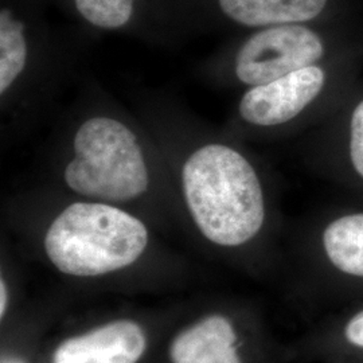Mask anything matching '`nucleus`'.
Listing matches in <instances>:
<instances>
[{
	"instance_id": "14",
	"label": "nucleus",
	"mask_w": 363,
	"mask_h": 363,
	"mask_svg": "<svg viewBox=\"0 0 363 363\" xmlns=\"http://www.w3.org/2000/svg\"><path fill=\"white\" fill-rule=\"evenodd\" d=\"M7 288H6V284H4V281L1 280V284H0V315L3 316L4 315V312H6V308H7Z\"/></svg>"
},
{
	"instance_id": "2",
	"label": "nucleus",
	"mask_w": 363,
	"mask_h": 363,
	"mask_svg": "<svg viewBox=\"0 0 363 363\" xmlns=\"http://www.w3.org/2000/svg\"><path fill=\"white\" fill-rule=\"evenodd\" d=\"M147 244L142 220L96 202L67 206L45 235V250L54 267L79 277L123 269L143 255Z\"/></svg>"
},
{
	"instance_id": "9",
	"label": "nucleus",
	"mask_w": 363,
	"mask_h": 363,
	"mask_svg": "<svg viewBox=\"0 0 363 363\" xmlns=\"http://www.w3.org/2000/svg\"><path fill=\"white\" fill-rule=\"evenodd\" d=\"M234 342L232 325L214 315L175 337L169 355L174 363H241Z\"/></svg>"
},
{
	"instance_id": "7",
	"label": "nucleus",
	"mask_w": 363,
	"mask_h": 363,
	"mask_svg": "<svg viewBox=\"0 0 363 363\" xmlns=\"http://www.w3.org/2000/svg\"><path fill=\"white\" fill-rule=\"evenodd\" d=\"M140 325L118 320L64 342L54 354L58 363H136L145 351Z\"/></svg>"
},
{
	"instance_id": "16",
	"label": "nucleus",
	"mask_w": 363,
	"mask_h": 363,
	"mask_svg": "<svg viewBox=\"0 0 363 363\" xmlns=\"http://www.w3.org/2000/svg\"><path fill=\"white\" fill-rule=\"evenodd\" d=\"M54 363H58V362H54Z\"/></svg>"
},
{
	"instance_id": "5",
	"label": "nucleus",
	"mask_w": 363,
	"mask_h": 363,
	"mask_svg": "<svg viewBox=\"0 0 363 363\" xmlns=\"http://www.w3.org/2000/svg\"><path fill=\"white\" fill-rule=\"evenodd\" d=\"M73 151L64 177L74 193L108 202L145 193L150 178L143 151L124 123L106 116L84 121L74 135Z\"/></svg>"
},
{
	"instance_id": "15",
	"label": "nucleus",
	"mask_w": 363,
	"mask_h": 363,
	"mask_svg": "<svg viewBox=\"0 0 363 363\" xmlns=\"http://www.w3.org/2000/svg\"><path fill=\"white\" fill-rule=\"evenodd\" d=\"M1 363H25L22 362L21 359H18V358H6V359H3Z\"/></svg>"
},
{
	"instance_id": "1",
	"label": "nucleus",
	"mask_w": 363,
	"mask_h": 363,
	"mask_svg": "<svg viewBox=\"0 0 363 363\" xmlns=\"http://www.w3.org/2000/svg\"><path fill=\"white\" fill-rule=\"evenodd\" d=\"M186 203L198 229L220 247H240L255 238L265 220L259 174L230 145L198 148L182 169Z\"/></svg>"
},
{
	"instance_id": "4",
	"label": "nucleus",
	"mask_w": 363,
	"mask_h": 363,
	"mask_svg": "<svg viewBox=\"0 0 363 363\" xmlns=\"http://www.w3.org/2000/svg\"><path fill=\"white\" fill-rule=\"evenodd\" d=\"M363 50L307 66L268 84L249 88L238 115L256 128H277L312 113L330 117L358 85Z\"/></svg>"
},
{
	"instance_id": "6",
	"label": "nucleus",
	"mask_w": 363,
	"mask_h": 363,
	"mask_svg": "<svg viewBox=\"0 0 363 363\" xmlns=\"http://www.w3.org/2000/svg\"><path fill=\"white\" fill-rule=\"evenodd\" d=\"M222 13L250 28L323 23L350 18L349 0H218Z\"/></svg>"
},
{
	"instance_id": "10",
	"label": "nucleus",
	"mask_w": 363,
	"mask_h": 363,
	"mask_svg": "<svg viewBox=\"0 0 363 363\" xmlns=\"http://www.w3.org/2000/svg\"><path fill=\"white\" fill-rule=\"evenodd\" d=\"M322 244L339 271L363 277V213L331 220L322 234Z\"/></svg>"
},
{
	"instance_id": "12",
	"label": "nucleus",
	"mask_w": 363,
	"mask_h": 363,
	"mask_svg": "<svg viewBox=\"0 0 363 363\" xmlns=\"http://www.w3.org/2000/svg\"><path fill=\"white\" fill-rule=\"evenodd\" d=\"M79 15L105 30L124 27L132 18L135 0H73Z\"/></svg>"
},
{
	"instance_id": "13",
	"label": "nucleus",
	"mask_w": 363,
	"mask_h": 363,
	"mask_svg": "<svg viewBox=\"0 0 363 363\" xmlns=\"http://www.w3.org/2000/svg\"><path fill=\"white\" fill-rule=\"evenodd\" d=\"M346 337L351 343L363 347V312L358 313L346 327Z\"/></svg>"
},
{
	"instance_id": "8",
	"label": "nucleus",
	"mask_w": 363,
	"mask_h": 363,
	"mask_svg": "<svg viewBox=\"0 0 363 363\" xmlns=\"http://www.w3.org/2000/svg\"><path fill=\"white\" fill-rule=\"evenodd\" d=\"M328 120V169H343L363 182V88L358 85Z\"/></svg>"
},
{
	"instance_id": "11",
	"label": "nucleus",
	"mask_w": 363,
	"mask_h": 363,
	"mask_svg": "<svg viewBox=\"0 0 363 363\" xmlns=\"http://www.w3.org/2000/svg\"><path fill=\"white\" fill-rule=\"evenodd\" d=\"M26 26L7 7L0 11V93L1 96L25 72L27 64Z\"/></svg>"
},
{
	"instance_id": "3",
	"label": "nucleus",
	"mask_w": 363,
	"mask_h": 363,
	"mask_svg": "<svg viewBox=\"0 0 363 363\" xmlns=\"http://www.w3.org/2000/svg\"><path fill=\"white\" fill-rule=\"evenodd\" d=\"M363 50V28L350 18L255 30L234 55L233 72L247 88Z\"/></svg>"
}]
</instances>
